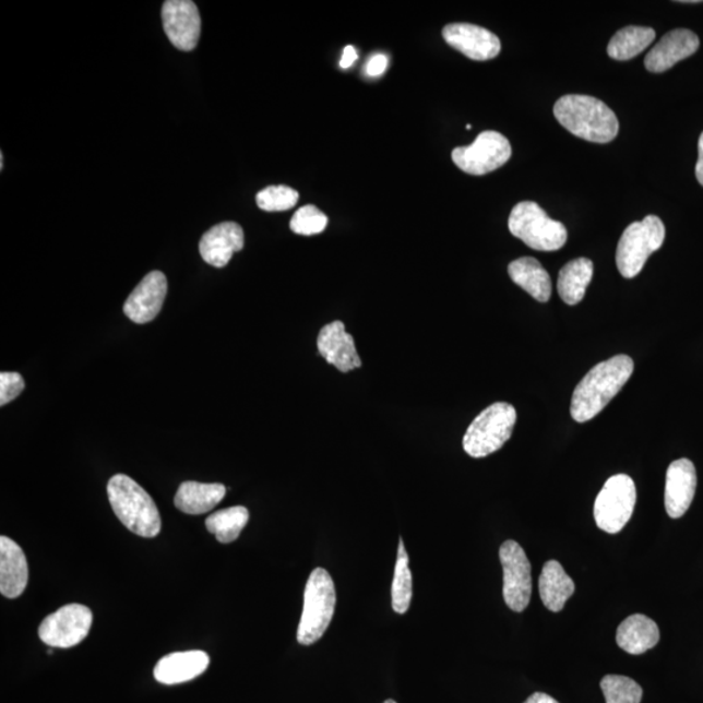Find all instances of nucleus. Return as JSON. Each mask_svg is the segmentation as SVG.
Masks as SVG:
<instances>
[{
    "label": "nucleus",
    "mask_w": 703,
    "mask_h": 703,
    "mask_svg": "<svg viewBox=\"0 0 703 703\" xmlns=\"http://www.w3.org/2000/svg\"><path fill=\"white\" fill-rule=\"evenodd\" d=\"M634 362L630 356L619 355L601 361L587 373L574 389L571 416L574 421H591L607 407L633 374Z\"/></svg>",
    "instance_id": "f257e3e1"
},
{
    "label": "nucleus",
    "mask_w": 703,
    "mask_h": 703,
    "mask_svg": "<svg viewBox=\"0 0 703 703\" xmlns=\"http://www.w3.org/2000/svg\"><path fill=\"white\" fill-rule=\"evenodd\" d=\"M553 115L568 132L585 141L607 144L619 133L617 115L600 99L591 96H564L553 106Z\"/></svg>",
    "instance_id": "f03ea898"
},
{
    "label": "nucleus",
    "mask_w": 703,
    "mask_h": 703,
    "mask_svg": "<svg viewBox=\"0 0 703 703\" xmlns=\"http://www.w3.org/2000/svg\"><path fill=\"white\" fill-rule=\"evenodd\" d=\"M108 500L115 515L134 534L144 538L157 537L162 520L157 504L131 477L117 475L107 485Z\"/></svg>",
    "instance_id": "7ed1b4c3"
},
{
    "label": "nucleus",
    "mask_w": 703,
    "mask_h": 703,
    "mask_svg": "<svg viewBox=\"0 0 703 703\" xmlns=\"http://www.w3.org/2000/svg\"><path fill=\"white\" fill-rule=\"evenodd\" d=\"M336 606V591L333 579L323 568L310 574L303 593V610L297 630V641L303 646L313 645L322 639L333 620Z\"/></svg>",
    "instance_id": "20e7f679"
},
{
    "label": "nucleus",
    "mask_w": 703,
    "mask_h": 703,
    "mask_svg": "<svg viewBox=\"0 0 703 703\" xmlns=\"http://www.w3.org/2000/svg\"><path fill=\"white\" fill-rule=\"evenodd\" d=\"M517 420L515 407L493 403L481 412L466 430L463 448L470 457L481 458L499 451L510 441Z\"/></svg>",
    "instance_id": "39448f33"
},
{
    "label": "nucleus",
    "mask_w": 703,
    "mask_h": 703,
    "mask_svg": "<svg viewBox=\"0 0 703 703\" xmlns=\"http://www.w3.org/2000/svg\"><path fill=\"white\" fill-rule=\"evenodd\" d=\"M509 228L515 238L539 252H556L565 246L568 239L563 223L551 219L532 201L520 202L512 208Z\"/></svg>",
    "instance_id": "423d86ee"
},
{
    "label": "nucleus",
    "mask_w": 703,
    "mask_h": 703,
    "mask_svg": "<svg viewBox=\"0 0 703 703\" xmlns=\"http://www.w3.org/2000/svg\"><path fill=\"white\" fill-rule=\"evenodd\" d=\"M665 238L666 228L657 215H647L644 221L628 226L617 249L619 273L627 279L638 276L648 257L664 246Z\"/></svg>",
    "instance_id": "0eeeda50"
},
{
    "label": "nucleus",
    "mask_w": 703,
    "mask_h": 703,
    "mask_svg": "<svg viewBox=\"0 0 703 703\" xmlns=\"http://www.w3.org/2000/svg\"><path fill=\"white\" fill-rule=\"evenodd\" d=\"M638 491L633 479L617 475L607 479L594 503V519L600 531L617 534L630 522Z\"/></svg>",
    "instance_id": "6e6552de"
},
{
    "label": "nucleus",
    "mask_w": 703,
    "mask_h": 703,
    "mask_svg": "<svg viewBox=\"0 0 703 703\" xmlns=\"http://www.w3.org/2000/svg\"><path fill=\"white\" fill-rule=\"evenodd\" d=\"M512 147L502 133L485 131L469 146L454 148L452 160L460 170L481 176L498 170L510 160Z\"/></svg>",
    "instance_id": "1a4fd4ad"
},
{
    "label": "nucleus",
    "mask_w": 703,
    "mask_h": 703,
    "mask_svg": "<svg viewBox=\"0 0 703 703\" xmlns=\"http://www.w3.org/2000/svg\"><path fill=\"white\" fill-rule=\"evenodd\" d=\"M93 613L90 607L72 604L49 615L39 625V639L50 647L69 648L81 644L91 632Z\"/></svg>",
    "instance_id": "9d476101"
},
{
    "label": "nucleus",
    "mask_w": 703,
    "mask_h": 703,
    "mask_svg": "<svg viewBox=\"0 0 703 703\" xmlns=\"http://www.w3.org/2000/svg\"><path fill=\"white\" fill-rule=\"evenodd\" d=\"M503 567V597L512 611L523 612L532 597V565L522 546L505 540L499 551Z\"/></svg>",
    "instance_id": "9b49d317"
},
{
    "label": "nucleus",
    "mask_w": 703,
    "mask_h": 703,
    "mask_svg": "<svg viewBox=\"0 0 703 703\" xmlns=\"http://www.w3.org/2000/svg\"><path fill=\"white\" fill-rule=\"evenodd\" d=\"M162 22L176 49H195L201 36V16L195 3L191 0H167L162 7Z\"/></svg>",
    "instance_id": "f8f14e48"
},
{
    "label": "nucleus",
    "mask_w": 703,
    "mask_h": 703,
    "mask_svg": "<svg viewBox=\"0 0 703 703\" xmlns=\"http://www.w3.org/2000/svg\"><path fill=\"white\" fill-rule=\"evenodd\" d=\"M443 38L452 49L466 58L485 62L499 56L502 50L500 39L482 26L456 23L444 26Z\"/></svg>",
    "instance_id": "ddd939ff"
},
{
    "label": "nucleus",
    "mask_w": 703,
    "mask_h": 703,
    "mask_svg": "<svg viewBox=\"0 0 703 703\" xmlns=\"http://www.w3.org/2000/svg\"><path fill=\"white\" fill-rule=\"evenodd\" d=\"M695 489H698V473L691 460H676L668 466L665 505L669 517L680 519L686 515L693 502Z\"/></svg>",
    "instance_id": "4468645a"
},
{
    "label": "nucleus",
    "mask_w": 703,
    "mask_h": 703,
    "mask_svg": "<svg viewBox=\"0 0 703 703\" xmlns=\"http://www.w3.org/2000/svg\"><path fill=\"white\" fill-rule=\"evenodd\" d=\"M167 295L166 275L160 272L148 273L124 303V313L134 323H147L160 312Z\"/></svg>",
    "instance_id": "2eb2a0df"
},
{
    "label": "nucleus",
    "mask_w": 703,
    "mask_h": 703,
    "mask_svg": "<svg viewBox=\"0 0 703 703\" xmlns=\"http://www.w3.org/2000/svg\"><path fill=\"white\" fill-rule=\"evenodd\" d=\"M317 347L324 360L334 365L342 373L361 368L362 362L357 355L354 336L347 333L341 321L331 322L322 327Z\"/></svg>",
    "instance_id": "dca6fc26"
},
{
    "label": "nucleus",
    "mask_w": 703,
    "mask_h": 703,
    "mask_svg": "<svg viewBox=\"0 0 703 703\" xmlns=\"http://www.w3.org/2000/svg\"><path fill=\"white\" fill-rule=\"evenodd\" d=\"M699 47L700 38L692 31H671L648 51L645 58L646 70L653 73L666 72L681 60L692 57Z\"/></svg>",
    "instance_id": "f3484780"
},
{
    "label": "nucleus",
    "mask_w": 703,
    "mask_h": 703,
    "mask_svg": "<svg viewBox=\"0 0 703 703\" xmlns=\"http://www.w3.org/2000/svg\"><path fill=\"white\" fill-rule=\"evenodd\" d=\"M245 248V231L238 223L225 222L208 229L200 241L202 259L214 267H225Z\"/></svg>",
    "instance_id": "a211bd4d"
},
{
    "label": "nucleus",
    "mask_w": 703,
    "mask_h": 703,
    "mask_svg": "<svg viewBox=\"0 0 703 703\" xmlns=\"http://www.w3.org/2000/svg\"><path fill=\"white\" fill-rule=\"evenodd\" d=\"M28 563L15 540L0 538V593L13 599L22 596L28 585Z\"/></svg>",
    "instance_id": "6ab92c4d"
},
{
    "label": "nucleus",
    "mask_w": 703,
    "mask_h": 703,
    "mask_svg": "<svg viewBox=\"0 0 703 703\" xmlns=\"http://www.w3.org/2000/svg\"><path fill=\"white\" fill-rule=\"evenodd\" d=\"M211 664L205 652L191 651L166 655L154 668V678L160 684L176 686L204 674Z\"/></svg>",
    "instance_id": "aec40b11"
},
{
    "label": "nucleus",
    "mask_w": 703,
    "mask_h": 703,
    "mask_svg": "<svg viewBox=\"0 0 703 703\" xmlns=\"http://www.w3.org/2000/svg\"><path fill=\"white\" fill-rule=\"evenodd\" d=\"M660 639L657 623L645 615L634 613L621 623L617 631L620 648L632 655L644 654L657 646Z\"/></svg>",
    "instance_id": "412c9836"
},
{
    "label": "nucleus",
    "mask_w": 703,
    "mask_h": 703,
    "mask_svg": "<svg viewBox=\"0 0 703 703\" xmlns=\"http://www.w3.org/2000/svg\"><path fill=\"white\" fill-rule=\"evenodd\" d=\"M226 491L222 484L188 481L180 485L174 503L176 509L188 515H202L218 505L225 498Z\"/></svg>",
    "instance_id": "4be33fe9"
},
{
    "label": "nucleus",
    "mask_w": 703,
    "mask_h": 703,
    "mask_svg": "<svg viewBox=\"0 0 703 703\" xmlns=\"http://www.w3.org/2000/svg\"><path fill=\"white\" fill-rule=\"evenodd\" d=\"M509 274L513 283L522 287L539 302L550 300L552 283L549 273L536 259L523 257L510 263Z\"/></svg>",
    "instance_id": "5701e85b"
},
{
    "label": "nucleus",
    "mask_w": 703,
    "mask_h": 703,
    "mask_svg": "<svg viewBox=\"0 0 703 703\" xmlns=\"http://www.w3.org/2000/svg\"><path fill=\"white\" fill-rule=\"evenodd\" d=\"M573 593V580L568 576L562 564L557 560H549L539 577V596L546 608L552 612L562 611Z\"/></svg>",
    "instance_id": "b1692460"
},
{
    "label": "nucleus",
    "mask_w": 703,
    "mask_h": 703,
    "mask_svg": "<svg viewBox=\"0 0 703 703\" xmlns=\"http://www.w3.org/2000/svg\"><path fill=\"white\" fill-rule=\"evenodd\" d=\"M594 274V265L589 259L568 262L559 272L558 294L568 306H577L583 301L587 286Z\"/></svg>",
    "instance_id": "393cba45"
},
{
    "label": "nucleus",
    "mask_w": 703,
    "mask_h": 703,
    "mask_svg": "<svg viewBox=\"0 0 703 703\" xmlns=\"http://www.w3.org/2000/svg\"><path fill=\"white\" fill-rule=\"evenodd\" d=\"M655 31L647 26H627L615 35L607 47L608 57L631 60L654 43Z\"/></svg>",
    "instance_id": "a878e982"
},
{
    "label": "nucleus",
    "mask_w": 703,
    "mask_h": 703,
    "mask_svg": "<svg viewBox=\"0 0 703 703\" xmlns=\"http://www.w3.org/2000/svg\"><path fill=\"white\" fill-rule=\"evenodd\" d=\"M249 522V511L246 507L236 505L213 513L206 519V529L214 534L221 544H231Z\"/></svg>",
    "instance_id": "bb28decb"
},
{
    "label": "nucleus",
    "mask_w": 703,
    "mask_h": 703,
    "mask_svg": "<svg viewBox=\"0 0 703 703\" xmlns=\"http://www.w3.org/2000/svg\"><path fill=\"white\" fill-rule=\"evenodd\" d=\"M392 608L396 613H405L414 596V580L409 570V558L403 539L398 543L394 581H392Z\"/></svg>",
    "instance_id": "cd10ccee"
},
{
    "label": "nucleus",
    "mask_w": 703,
    "mask_h": 703,
    "mask_svg": "<svg viewBox=\"0 0 703 703\" xmlns=\"http://www.w3.org/2000/svg\"><path fill=\"white\" fill-rule=\"evenodd\" d=\"M606 703H640L642 688L639 682L621 675H607L600 681Z\"/></svg>",
    "instance_id": "c85d7f7f"
},
{
    "label": "nucleus",
    "mask_w": 703,
    "mask_h": 703,
    "mask_svg": "<svg viewBox=\"0 0 703 703\" xmlns=\"http://www.w3.org/2000/svg\"><path fill=\"white\" fill-rule=\"evenodd\" d=\"M300 194L295 189L287 186H272L257 194L255 201L262 211L265 212H286L296 206L299 202Z\"/></svg>",
    "instance_id": "c756f323"
},
{
    "label": "nucleus",
    "mask_w": 703,
    "mask_h": 703,
    "mask_svg": "<svg viewBox=\"0 0 703 703\" xmlns=\"http://www.w3.org/2000/svg\"><path fill=\"white\" fill-rule=\"evenodd\" d=\"M329 225L326 214L313 205L302 206L290 219V229L296 235L313 236L322 234Z\"/></svg>",
    "instance_id": "7c9ffc66"
},
{
    "label": "nucleus",
    "mask_w": 703,
    "mask_h": 703,
    "mask_svg": "<svg viewBox=\"0 0 703 703\" xmlns=\"http://www.w3.org/2000/svg\"><path fill=\"white\" fill-rule=\"evenodd\" d=\"M25 389V381L22 374L5 373L0 374V405L15 401Z\"/></svg>",
    "instance_id": "2f4dec72"
},
{
    "label": "nucleus",
    "mask_w": 703,
    "mask_h": 703,
    "mask_svg": "<svg viewBox=\"0 0 703 703\" xmlns=\"http://www.w3.org/2000/svg\"><path fill=\"white\" fill-rule=\"evenodd\" d=\"M389 65V59L386 56H383V53H376V56L371 57L369 59V62L367 64V74L370 78H378L381 76L384 71L388 70Z\"/></svg>",
    "instance_id": "473e14b6"
},
{
    "label": "nucleus",
    "mask_w": 703,
    "mask_h": 703,
    "mask_svg": "<svg viewBox=\"0 0 703 703\" xmlns=\"http://www.w3.org/2000/svg\"><path fill=\"white\" fill-rule=\"evenodd\" d=\"M358 58V53L355 49L354 46H347L346 49L343 51V57L341 60V67L343 70L349 69V67L354 65L356 60Z\"/></svg>",
    "instance_id": "72a5a7b5"
},
{
    "label": "nucleus",
    "mask_w": 703,
    "mask_h": 703,
    "mask_svg": "<svg viewBox=\"0 0 703 703\" xmlns=\"http://www.w3.org/2000/svg\"><path fill=\"white\" fill-rule=\"evenodd\" d=\"M695 178H698L700 184L703 187V132L699 141V160L695 165Z\"/></svg>",
    "instance_id": "f704fd0d"
},
{
    "label": "nucleus",
    "mask_w": 703,
    "mask_h": 703,
    "mask_svg": "<svg viewBox=\"0 0 703 703\" xmlns=\"http://www.w3.org/2000/svg\"><path fill=\"white\" fill-rule=\"evenodd\" d=\"M524 703H559L556 699H552L551 695L546 693H534L527 699Z\"/></svg>",
    "instance_id": "c9c22d12"
},
{
    "label": "nucleus",
    "mask_w": 703,
    "mask_h": 703,
    "mask_svg": "<svg viewBox=\"0 0 703 703\" xmlns=\"http://www.w3.org/2000/svg\"><path fill=\"white\" fill-rule=\"evenodd\" d=\"M3 167H4V158H3V153H2V154H0V168H2V170H3Z\"/></svg>",
    "instance_id": "e433bc0d"
},
{
    "label": "nucleus",
    "mask_w": 703,
    "mask_h": 703,
    "mask_svg": "<svg viewBox=\"0 0 703 703\" xmlns=\"http://www.w3.org/2000/svg\"><path fill=\"white\" fill-rule=\"evenodd\" d=\"M384 703H396V702H395L394 700H388V701H386V702H384Z\"/></svg>",
    "instance_id": "4c0bfd02"
}]
</instances>
